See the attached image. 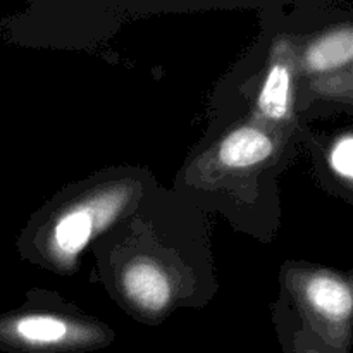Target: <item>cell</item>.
<instances>
[{"instance_id": "cell-1", "label": "cell", "mask_w": 353, "mask_h": 353, "mask_svg": "<svg viewBox=\"0 0 353 353\" xmlns=\"http://www.w3.org/2000/svg\"><path fill=\"white\" fill-rule=\"evenodd\" d=\"M133 199V186L112 183L57 214L45 234V250L55 264L71 265L97 233L109 226Z\"/></svg>"}, {"instance_id": "cell-2", "label": "cell", "mask_w": 353, "mask_h": 353, "mask_svg": "<svg viewBox=\"0 0 353 353\" xmlns=\"http://www.w3.org/2000/svg\"><path fill=\"white\" fill-rule=\"evenodd\" d=\"M288 286L324 343L345 353L350 341L352 288L331 271H292Z\"/></svg>"}, {"instance_id": "cell-3", "label": "cell", "mask_w": 353, "mask_h": 353, "mask_svg": "<svg viewBox=\"0 0 353 353\" xmlns=\"http://www.w3.org/2000/svg\"><path fill=\"white\" fill-rule=\"evenodd\" d=\"M105 341L93 324L55 314L23 312L0 317V348L17 353H68Z\"/></svg>"}, {"instance_id": "cell-4", "label": "cell", "mask_w": 353, "mask_h": 353, "mask_svg": "<svg viewBox=\"0 0 353 353\" xmlns=\"http://www.w3.org/2000/svg\"><path fill=\"white\" fill-rule=\"evenodd\" d=\"M296 71V54L288 38L278 40L272 47L269 68L259 93L257 109L262 117L272 123L288 119L292 110L293 78Z\"/></svg>"}, {"instance_id": "cell-5", "label": "cell", "mask_w": 353, "mask_h": 353, "mask_svg": "<svg viewBox=\"0 0 353 353\" xmlns=\"http://www.w3.org/2000/svg\"><path fill=\"white\" fill-rule=\"evenodd\" d=\"M121 286L131 303L145 314H162L172 300L169 276L157 262L138 257L126 265L121 276Z\"/></svg>"}, {"instance_id": "cell-6", "label": "cell", "mask_w": 353, "mask_h": 353, "mask_svg": "<svg viewBox=\"0 0 353 353\" xmlns=\"http://www.w3.org/2000/svg\"><path fill=\"white\" fill-rule=\"evenodd\" d=\"M274 137L255 124H245L228 133L216 148V161L226 171H247L265 164L276 154Z\"/></svg>"}, {"instance_id": "cell-7", "label": "cell", "mask_w": 353, "mask_h": 353, "mask_svg": "<svg viewBox=\"0 0 353 353\" xmlns=\"http://www.w3.org/2000/svg\"><path fill=\"white\" fill-rule=\"evenodd\" d=\"M353 59V31L350 26L334 28L307 45L302 64L309 74H324L350 65Z\"/></svg>"}, {"instance_id": "cell-8", "label": "cell", "mask_w": 353, "mask_h": 353, "mask_svg": "<svg viewBox=\"0 0 353 353\" xmlns=\"http://www.w3.org/2000/svg\"><path fill=\"white\" fill-rule=\"evenodd\" d=\"M331 169L340 178L350 183L353 179V138L352 134H345L343 138L334 143L330 154Z\"/></svg>"}, {"instance_id": "cell-9", "label": "cell", "mask_w": 353, "mask_h": 353, "mask_svg": "<svg viewBox=\"0 0 353 353\" xmlns=\"http://www.w3.org/2000/svg\"><path fill=\"white\" fill-rule=\"evenodd\" d=\"M295 353H324V352L319 350V348H316V347H310L309 343L299 341V343L295 345Z\"/></svg>"}]
</instances>
